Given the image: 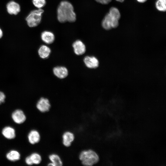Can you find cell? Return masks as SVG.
I'll list each match as a JSON object with an SVG mask.
<instances>
[{
  "label": "cell",
  "instance_id": "obj_25",
  "mask_svg": "<svg viewBox=\"0 0 166 166\" xmlns=\"http://www.w3.org/2000/svg\"><path fill=\"white\" fill-rule=\"evenodd\" d=\"M3 35V33L2 30L0 28V39L2 37Z\"/></svg>",
  "mask_w": 166,
  "mask_h": 166
},
{
  "label": "cell",
  "instance_id": "obj_27",
  "mask_svg": "<svg viewBox=\"0 0 166 166\" xmlns=\"http://www.w3.org/2000/svg\"><path fill=\"white\" fill-rule=\"evenodd\" d=\"M117 1L120 2H123L124 1V0H116Z\"/></svg>",
  "mask_w": 166,
  "mask_h": 166
},
{
  "label": "cell",
  "instance_id": "obj_21",
  "mask_svg": "<svg viewBox=\"0 0 166 166\" xmlns=\"http://www.w3.org/2000/svg\"><path fill=\"white\" fill-rule=\"evenodd\" d=\"M32 2L35 7L40 9L45 6L46 1L45 0H32Z\"/></svg>",
  "mask_w": 166,
  "mask_h": 166
},
{
  "label": "cell",
  "instance_id": "obj_16",
  "mask_svg": "<svg viewBox=\"0 0 166 166\" xmlns=\"http://www.w3.org/2000/svg\"><path fill=\"white\" fill-rule=\"evenodd\" d=\"M2 133L5 138L9 139H13L16 136L14 129L10 126L4 127L2 130Z\"/></svg>",
  "mask_w": 166,
  "mask_h": 166
},
{
  "label": "cell",
  "instance_id": "obj_5",
  "mask_svg": "<svg viewBox=\"0 0 166 166\" xmlns=\"http://www.w3.org/2000/svg\"><path fill=\"white\" fill-rule=\"evenodd\" d=\"M75 134L69 130L63 132L61 136V142L64 146L68 148L71 146L75 140Z\"/></svg>",
  "mask_w": 166,
  "mask_h": 166
},
{
  "label": "cell",
  "instance_id": "obj_19",
  "mask_svg": "<svg viewBox=\"0 0 166 166\" xmlns=\"http://www.w3.org/2000/svg\"><path fill=\"white\" fill-rule=\"evenodd\" d=\"M30 156L33 164H39L42 161V157L38 153H33Z\"/></svg>",
  "mask_w": 166,
  "mask_h": 166
},
{
  "label": "cell",
  "instance_id": "obj_20",
  "mask_svg": "<svg viewBox=\"0 0 166 166\" xmlns=\"http://www.w3.org/2000/svg\"><path fill=\"white\" fill-rule=\"evenodd\" d=\"M109 13L113 18L119 20L121 17V14L118 9L115 7H113L109 9Z\"/></svg>",
  "mask_w": 166,
  "mask_h": 166
},
{
  "label": "cell",
  "instance_id": "obj_2",
  "mask_svg": "<svg viewBox=\"0 0 166 166\" xmlns=\"http://www.w3.org/2000/svg\"><path fill=\"white\" fill-rule=\"evenodd\" d=\"M78 158L81 164L85 166H92L97 163L99 160L97 153L90 148L81 151L78 154Z\"/></svg>",
  "mask_w": 166,
  "mask_h": 166
},
{
  "label": "cell",
  "instance_id": "obj_14",
  "mask_svg": "<svg viewBox=\"0 0 166 166\" xmlns=\"http://www.w3.org/2000/svg\"><path fill=\"white\" fill-rule=\"evenodd\" d=\"M41 38L42 41L47 44L53 43L55 40V36L53 33L48 31L42 32L41 34Z\"/></svg>",
  "mask_w": 166,
  "mask_h": 166
},
{
  "label": "cell",
  "instance_id": "obj_24",
  "mask_svg": "<svg viewBox=\"0 0 166 166\" xmlns=\"http://www.w3.org/2000/svg\"><path fill=\"white\" fill-rule=\"evenodd\" d=\"M97 2L104 4H107L110 2L112 0H95Z\"/></svg>",
  "mask_w": 166,
  "mask_h": 166
},
{
  "label": "cell",
  "instance_id": "obj_17",
  "mask_svg": "<svg viewBox=\"0 0 166 166\" xmlns=\"http://www.w3.org/2000/svg\"><path fill=\"white\" fill-rule=\"evenodd\" d=\"M7 159L11 161H15L18 160L20 158L19 153L15 150H12L6 154Z\"/></svg>",
  "mask_w": 166,
  "mask_h": 166
},
{
  "label": "cell",
  "instance_id": "obj_6",
  "mask_svg": "<svg viewBox=\"0 0 166 166\" xmlns=\"http://www.w3.org/2000/svg\"><path fill=\"white\" fill-rule=\"evenodd\" d=\"M36 106L40 112L45 113L49 112L51 108V105L49 100L47 98L42 97L38 101Z\"/></svg>",
  "mask_w": 166,
  "mask_h": 166
},
{
  "label": "cell",
  "instance_id": "obj_4",
  "mask_svg": "<svg viewBox=\"0 0 166 166\" xmlns=\"http://www.w3.org/2000/svg\"><path fill=\"white\" fill-rule=\"evenodd\" d=\"M119 20L111 16L108 13L105 16L102 22V27L106 30L117 27L119 25Z\"/></svg>",
  "mask_w": 166,
  "mask_h": 166
},
{
  "label": "cell",
  "instance_id": "obj_10",
  "mask_svg": "<svg viewBox=\"0 0 166 166\" xmlns=\"http://www.w3.org/2000/svg\"><path fill=\"white\" fill-rule=\"evenodd\" d=\"M6 8L8 13L11 15H17L21 10L19 4L14 1L9 2L6 5Z\"/></svg>",
  "mask_w": 166,
  "mask_h": 166
},
{
  "label": "cell",
  "instance_id": "obj_7",
  "mask_svg": "<svg viewBox=\"0 0 166 166\" xmlns=\"http://www.w3.org/2000/svg\"><path fill=\"white\" fill-rule=\"evenodd\" d=\"M53 75L58 79H63L69 75V70L66 67L63 65L56 66L53 69Z\"/></svg>",
  "mask_w": 166,
  "mask_h": 166
},
{
  "label": "cell",
  "instance_id": "obj_23",
  "mask_svg": "<svg viewBox=\"0 0 166 166\" xmlns=\"http://www.w3.org/2000/svg\"><path fill=\"white\" fill-rule=\"evenodd\" d=\"M25 162L26 164L29 165H32L33 164L30 156H28L25 159Z\"/></svg>",
  "mask_w": 166,
  "mask_h": 166
},
{
  "label": "cell",
  "instance_id": "obj_8",
  "mask_svg": "<svg viewBox=\"0 0 166 166\" xmlns=\"http://www.w3.org/2000/svg\"><path fill=\"white\" fill-rule=\"evenodd\" d=\"M83 62L85 66L89 69H96L99 65L98 59L94 56H85L83 59Z\"/></svg>",
  "mask_w": 166,
  "mask_h": 166
},
{
  "label": "cell",
  "instance_id": "obj_15",
  "mask_svg": "<svg viewBox=\"0 0 166 166\" xmlns=\"http://www.w3.org/2000/svg\"><path fill=\"white\" fill-rule=\"evenodd\" d=\"M28 137L29 142L32 144L38 143L41 139L39 133L35 130H31L29 133Z\"/></svg>",
  "mask_w": 166,
  "mask_h": 166
},
{
  "label": "cell",
  "instance_id": "obj_13",
  "mask_svg": "<svg viewBox=\"0 0 166 166\" xmlns=\"http://www.w3.org/2000/svg\"><path fill=\"white\" fill-rule=\"evenodd\" d=\"M49 162L52 163L54 166H62L63 161L60 156L56 153H52L48 156Z\"/></svg>",
  "mask_w": 166,
  "mask_h": 166
},
{
  "label": "cell",
  "instance_id": "obj_26",
  "mask_svg": "<svg viewBox=\"0 0 166 166\" xmlns=\"http://www.w3.org/2000/svg\"><path fill=\"white\" fill-rule=\"evenodd\" d=\"M147 0H136V1L140 3H144Z\"/></svg>",
  "mask_w": 166,
  "mask_h": 166
},
{
  "label": "cell",
  "instance_id": "obj_22",
  "mask_svg": "<svg viewBox=\"0 0 166 166\" xmlns=\"http://www.w3.org/2000/svg\"><path fill=\"white\" fill-rule=\"evenodd\" d=\"M6 97L5 93L3 92L0 91V105L5 102Z\"/></svg>",
  "mask_w": 166,
  "mask_h": 166
},
{
  "label": "cell",
  "instance_id": "obj_11",
  "mask_svg": "<svg viewBox=\"0 0 166 166\" xmlns=\"http://www.w3.org/2000/svg\"><path fill=\"white\" fill-rule=\"evenodd\" d=\"M11 116L14 121L18 124L23 123L26 119V116L23 111L19 109H17L13 112Z\"/></svg>",
  "mask_w": 166,
  "mask_h": 166
},
{
  "label": "cell",
  "instance_id": "obj_1",
  "mask_svg": "<svg viewBox=\"0 0 166 166\" xmlns=\"http://www.w3.org/2000/svg\"><path fill=\"white\" fill-rule=\"evenodd\" d=\"M76 17L73 6L70 2L64 1L60 3L57 9V18L59 22H73L75 21Z\"/></svg>",
  "mask_w": 166,
  "mask_h": 166
},
{
  "label": "cell",
  "instance_id": "obj_18",
  "mask_svg": "<svg viewBox=\"0 0 166 166\" xmlns=\"http://www.w3.org/2000/svg\"><path fill=\"white\" fill-rule=\"evenodd\" d=\"M155 6L158 10L165 12L166 10V0H157Z\"/></svg>",
  "mask_w": 166,
  "mask_h": 166
},
{
  "label": "cell",
  "instance_id": "obj_12",
  "mask_svg": "<svg viewBox=\"0 0 166 166\" xmlns=\"http://www.w3.org/2000/svg\"><path fill=\"white\" fill-rule=\"evenodd\" d=\"M38 52L39 57L42 59H45L49 57L51 50L48 46L43 45L39 47Z\"/></svg>",
  "mask_w": 166,
  "mask_h": 166
},
{
  "label": "cell",
  "instance_id": "obj_9",
  "mask_svg": "<svg viewBox=\"0 0 166 166\" xmlns=\"http://www.w3.org/2000/svg\"><path fill=\"white\" fill-rule=\"evenodd\" d=\"M74 53L77 56H81L86 52V47L85 44L80 40H77L72 45Z\"/></svg>",
  "mask_w": 166,
  "mask_h": 166
},
{
  "label": "cell",
  "instance_id": "obj_3",
  "mask_svg": "<svg viewBox=\"0 0 166 166\" xmlns=\"http://www.w3.org/2000/svg\"><path fill=\"white\" fill-rule=\"evenodd\" d=\"M44 10L41 9L31 11L26 18L28 25L30 27L37 26L41 22Z\"/></svg>",
  "mask_w": 166,
  "mask_h": 166
}]
</instances>
